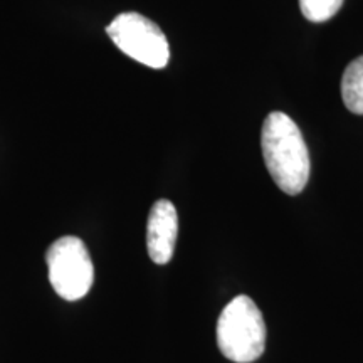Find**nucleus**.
<instances>
[{"instance_id": "20e7f679", "label": "nucleus", "mask_w": 363, "mask_h": 363, "mask_svg": "<svg viewBox=\"0 0 363 363\" xmlns=\"http://www.w3.org/2000/svg\"><path fill=\"white\" fill-rule=\"evenodd\" d=\"M106 30L116 48L135 61L153 69H162L169 62V40L160 27L147 17L136 12L120 13Z\"/></svg>"}, {"instance_id": "39448f33", "label": "nucleus", "mask_w": 363, "mask_h": 363, "mask_svg": "<svg viewBox=\"0 0 363 363\" xmlns=\"http://www.w3.org/2000/svg\"><path fill=\"white\" fill-rule=\"evenodd\" d=\"M177 234H179V216L174 203L160 199L153 203L147 224L148 256L155 264H167L174 257Z\"/></svg>"}, {"instance_id": "f257e3e1", "label": "nucleus", "mask_w": 363, "mask_h": 363, "mask_svg": "<svg viewBox=\"0 0 363 363\" xmlns=\"http://www.w3.org/2000/svg\"><path fill=\"white\" fill-rule=\"evenodd\" d=\"M266 169L276 185L288 195H298L310 180V152L301 130L286 113L267 115L261 135Z\"/></svg>"}, {"instance_id": "423d86ee", "label": "nucleus", "mask_w": 363, "mask_h": 363, "mask_svg": "<svg viewBox=\"0 0 363 363\" xmlns=\"http://www.w3.org/2000/svg\"><path fill=\"white\" fill-rule=\"evenodd\" d=\"M342 96L348 110L355 115H363V56L357 57L345 69Z\"/></svg>"}, {"instance_id": "f03ea898", "label": "nucleus", "mask_w": 363, "mask_h": 363, "mask_svg": "<svg viewBox=\"0 0 363 363\" xmlns=\"http://www.w3.org/2000/svg\"><path fill=\"white\" fill-rule=\"evenodd\" d=\"M264 316L246 294L235 296L222 310L217 321V345L227 360L256 362L266 348Z\"/></svg>"}, {"instance_id": "7ed1b4c3", "label": "nucleus", "mask_w": 363, "mask_h": 363, "mask_svg": "<svg viewBox=\"0 0 363 363\" xmlns=\"http://www.w3.org/2000/svg\"><path fill=\"white\" fill-rule=\"evenodd\" d=\"M49 281L59 296L78 301L89 293L94 281V266L88 247L79 238L65 235L49 246L45 252Z\"/></svg>"}, {"instance_id": "0eeeda50", "label": "nucleus", "mask_w": 363, "mask_h": 363, "mask_svg": "<svg viewBox=\"0 0 363 363\" xmlns=\"http://www.w3.org/2000/svg\"><path fill=\"white\" fill-rule=\"evenodd\" d=\"M343 6V0H299V9L310 22H326Z\"/></svg>"}]
</instances>
